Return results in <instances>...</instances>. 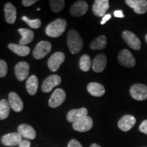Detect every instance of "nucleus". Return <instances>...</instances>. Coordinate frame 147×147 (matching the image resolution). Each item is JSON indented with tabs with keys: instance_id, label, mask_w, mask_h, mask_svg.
I'll return each instance as SVG.
<instances>
[{
	"instance_id": "25",
	"label": "nucleus",
	"mask_w": 147,
	"mask_h": 147,
	"mask_svg": "<svg viewBox=\"0 0 147 147\" xmlns=\"http://www.w3.org/2000/svg\"><path fill=\"white\" fill-rule=\"evenodd\" d=\"M27 90L29 94L31 95H34L38 91V79L36 76L32 75L27 79L26 82Z\"/></svg>"
},
{
	"instance_id": "30",
	"label": "nucleus",
	"mask_w": 147,
	"mask_h": 147,
	"mask_svg": "<svg viewBox=\"0 0 147 147\" xmlns=\"http://www.w3.org/2000/svg\"><path fill=\"white\" fill-rule=\"evenodd\" d=\"M22 20L23 21H25L27 25H29L31 28L33 29H38L40 28V26L42 25V22L40 19L36 18V19H29L26 16H23L22 17Z\"/></svg>"
},
{
	"instance_id": "7",
	"label": "nucleus",
	"mask_w": 147,
	"mask_h": 147,
	"mask_svg": "<svg viewBox=\"0 0 147 147\" xmlns=\"http://www.w3.org/2000/svg\"><path fill=\"white\" fill-rule=\"evenodd\" d=\"M65 92L62 89H57L51 95L49 101V105L51 108H57L61 105L65 100Z\"/></svg>"
},
{
	"instance_id": "10",
	"label": "nucleus",
	"mask_w": 147,
	"mask_h": 147,
	"mask_svg": "<svg viewBox=\"0 0 147 147\" xmlns=\"http://www.w3.org/2000/svg\"><path fill=\"white\" fill-rule=\"evenodd\" d=\"M61 82V78L57 74L51 75L47 77L42 85V90L45 93H49L51 91L53 88L56 86L59 85Z\"/></svg>"
},
{
	"instance_id": "37",
	"label": "nucleus",
	"mask_w": 147,
	"mask_h": 147,
	"mask_svg": "<svg viewBox=\"0 0 147 147\" xmlns=\"http://www.w3.org/2000/svg\"><path fill=\"white\" fill-rule=\"evenodd\" d=\"M114 15H115V17L117 18H123L124 14L123 13L122 10H115L114 12Z\"/></svg>"
},
{
	"instance_id": "29",
	"label": "nucleus",
	"mask_w": 147,
	"mask_h": 147,
	"mask_svg": "<svg viewBox=\"0 0 147 147\" xmlns=\"http://www.w3.org/2000/svg\"><path fill=\"white\" fill-rule=\"evenodd\" d=\"M50 4L53 12H59L63 10L65 5V1L63 0H51Z\"/></svg>"
},
{
	"instance_id": "33",
	"label": "nucleus",
	"mask_w": 147,
	"mask_h": 147,
	"mask_svg": "<svg viewBox=\"0 0 147 147\" xmlns=\"http://www.w3.org/2000/svg\"><path fill=\"white\" fill-rule=\"evenodd\" d=\"M139 130L142 132V133L145 134L147 135V120L144 121L142 123H141L140 125Z\"/></svg>"
},
{
	"instance_id": "1",
	"label": "nucleus",
	"mask_w": 147,
	"mask_h": 147,
	"mask_svg": "<svg viewBox=\"0 0 147 147\" xmlns=\"http://www.w3.org/2000/svg\"><path fill=\"white\" fill-rule=\"evenodd\" d=\"M67 22L63 18H57L47 25L46 34L51 38H58L65 31Z\"/></svg>"
},
{
	"instance_id": "36",
	"label": "nucleus",
	"mask_w": 147,
	"mask_h": 147,
	"mask_svg": "<svg viewBox=\"0 0 147 147\" xmlns=\"http://www.w3.org/2000/svg\"><path fill=\"white\" fill-rule=\"evenodd\" d=\"M110 18H111V15H110V14H106V15L103 17L102 21H101V23H100L101 25H104L106 22L109 21V20L110 19Z\"/></svg>"
},
{
	"instance_id": "9",
	"label": "nucleus",
	"mask_w": 147,
	"mask_h": 147,
	"mask_svg": "<svg viewBox=\"0 0 147 147\" xmlns=\"http://www.w3.org/2000/svg\"><path fill=\"white\" fill-rule=\"evenodd\" d=\"M93 125V120L89 116L83 117V118L73 123L74 129L77 131L85 132L89 131Z\"/></svg>"
},
{
	"instance_id": "16",
	"label": "nucleus",
	"mask_w": 147,
	"mask_h": 147,
	"mask_svg": "<svg viewBox=\"0 0 147 147\" xmlns=\"http://www.w3.org/2000/svg\"><path fill=\"white\" fill-rule=\"evenodd\" d=\"M136 119L132 115H124L118 122V127L123 131H128L133 127Z\"/></svg>"
},
{
	"instance_id": "21",
	"label": "nucleus",
	"mask_w": 147,
	"mask_h": 147,
	"mask_svg": "<svg viewBox=\"0 0 147 147\" xmlns=\"http://www.w3.org/2000/svg\"><path fill=\"white\" fill-rule=\"evenodd\" d=\"M5 21L8 23L13 24L15 23L16 18V8L11 3H5L4 6Z\"/></svg>"
},
{
	"instance_id": "27",
	"label": "nucleus",
	"mask_w": 147,
	"mask_h": 147,
	"mask_svg": "<svg viewBox=\"0 0 147 147\" xmlns=\"http://www.w3.org/2000/svg\"><path fill=\"white\" fill-rule=\"evenodd\" d=\"M10 105L8 101L5 99L0 101V119H5L10 115Z\"/></svg>"
},
{
	"instance_id": "22",
	"label": "nucleus",
	"mask_w": 147,
	"mask_h": 147,
	"mask_svg": "<svg viewBox=\"0 0 147 147\" xmlns=\"http://www.w3.org/2000/svg\"><path fill=\"white\" fill-rule=\"evenodd\" d=\"M87 91L93 96L101 97L105 93V88L100 83L91 82L87 85Z\"/></svg>"
},
{
	"instance_id": "24",
	"label": "nucleus",
	"mask_w": 147,
	"mask_h": 147,
	"mask_svg": "<svg viewBox=\"0 0 147 147\" xmlns=\"http://www.w3.org/2000/svg\"><path fill=\"white\" fill-rule=\"evenodd\" d=\"M8 48L12 52L18 55V56L25 57L29 54L30 49L26 46L21 45H16V44H9Z\"/></svg>"
},
{
	"instance_id": "17",
	"label": "nucleus",
	"mask_w": 147,
	"mask_h": 147,
	"mask_svg": "<svg viewBox=\"0 0 147 147\" xmlns=\"http://www.w3.org/2000/svg\"><path fill=\"white\" fill-rule=\"evenodd\" d=\"M88 115V110L85 108H81L79 109L71 110L67 115V120L70 123H75L80 120L83 117H87Z\"/></svg>"
},
{
	"instance_id": "3",
	"label": "nucleus",
	"mask_w": 147,
	"mask_h": 147,
	"mask_svg": "<svg viewBox=\"0 0 147 147\" xmlns=\"http://www.w3.org/2000/svg\"><path fill=\"white\" fill-rule=\"evenodd\" d=\"M118 60L121 65L128 68H131L136 65V59L132 53L127 49H123L119 53Z\"/></svg>"
},
{
	"instance_id": "23",
	"label": "nucleus",
	"mask_w": 147,
	"mask_h": 147,
	"mask_svg": "<svg viewBox=\"0 0 147 147\" xmlns=\"http://www.w3.org/2000/svg\"><path fill=\"white\" fill-rule=\"evenodd\" d=\"M18 32L22 36V38L19 41V45L25 46L31 43L34 40V33L30 29L21 28L18 29Z\"/></svg>"
},
{
	"instance_id": "39",
	"label": "nucleus",
	"mask_w": 147,
	"mask_h": 147,
	"mask_svg": "<svg viewBox=\"0 0 147 147\" xmlns=\"http://www.w3.org/2000/svg\"><path fill=\"white\" fill-rule=\"evenodd\" d=\"M145 40H146V43H147V34L146 35V36H145Z\"/></svg>"
},
{
	"instance_id": "4",
	"label": "nucleus",
	"mask_w": 147,
	"mask_h": 147,
	"mask_svg": "<svg viewBox=\"0 0 147 147\" xmlns=\"http://www.w3.org/2000/svg\"><path fill=\"white\" fill-rule=\"evenodd\" d=\"M130 94L134 100L144 101L147 99V87L143 84H135L130 88Z\"/></svg>"
},
{
	"instance_id": "38",
	"label": "nucleus",
	"mask_w": 147,
	"mask_h": 147,
	"mask_svg": "<svg viewBox=\"0 0 147 147\" xmlns=\"http://www.w3.org/2000/svg\"><path fill=\"white\" fill-rule=\"evenodd\" d=\"M90 147H101V146H100V145H98L97 144H92Z\"/></svg>"
},
{
	"instance_id": "35",
	"label": "nucleus",
	"mask_w": 147,
	"mask_h": 147,
	"mask_svg": "<svg viewBox=\"0 0 147 147\" xmlns=\"http://www.w3.org/2000/svg\"><path fill=\"white\" fill-rule=\"evenodd\" d=\"M30 145L31 143L29 141L27 140H23L18 146L19 147H30Z\"/></svg>"
},
{
	"instance_id": "6",
	"label": "nucleus",
	"mask_w": 147,
	"mask_h": 147,
	"mask_svg": "<svg viewBox=\"0 0 147 147\" xmlns=\"http://www.w3.org/2000/svg\"><path fill=\"white\" fill-rule=\"evenodd\" d=\"M123 39L130 48L136 51L140 49L141 42L137 36L130 31H124L122 34Z\"/></svg>"
},
{
	"instance_id": "5",
	"label": "nucleus",
	"mask_w": 147,
	"mask_h": 147,
	"mask_svg": "<svg viewBox=\"0 0 147 147\" xmlns=\"http://www.w3.org/2000/svg\"><path fill=\"white\" fill-rule=\"evenodd\" d=\"M51 48H52V45L49 42L41 41L39 42L35 47L34 52H33L34 58L36 59H43L46 55L50 53Z\"/></svg>"
},
{
	"instance_id": "2",
	"label": "nucleus",
	"mask_w": 147,
	"mask_h": 147,
	"mask_svg": "<svg viewBox=\"0 0 147 147\" xmlns=\"http://www.w3.org/2000/svg\"><path fill=\"white\" fill-rule=\"evenodd\" d=\"M67 42L68 49L72 54H76L82 49L83 42L80 34L76 30H69L67 37Z\"/></svg>"
},
{
	"instance_id": "31",
	"label": "nucleus",
	"mask_w": 147,
	"mask_h": 147,
	"mask_svg": "<svg viewBox=\"0 0 147 147\" xmlns=\"http://www.w3.org/2000/svg\"><path fill=\"white\" fill-rule=\"evenodd\" d=\"M8 72V65L6 62L3 60H0V77L6 76Z\"/></svg>"
},
{
	"instance_id": "18",
	"label": "nucleus",
	"mask_w": 147,
	"mask_h": 147,
	"mask_svg": "<svg viewBox=\"0 0 147 147\" xmlns=\"http://www.w3.org/2000/svg\"><path fill=\"white\" fill-rule=\"evenodd\" d=\"M107 64V58L104 54H99L95 57L92 64L93 71L95 72L100 73L105 69Z\"/></svg>"
},
{
	"instance_id": "14",
	"label": "nucleus",
	"mask_w": 147,
	"mask_h": 147,
	"mask_svg": "<svg viewBox=\"0 0 147 147\" xmlns=\"http://www.w3.org/2000/svg\"><path fill=\"white\" fill-rule=\"evenodd\" d=\"M29 65L25 61L19 62L15 66V74L19 81H23L28 76L29 73Z\"/></svg>"
},
{
	"instance_id": "13",
	"label": "nucleus",
	"mask_w": 147,
	"mask_h": 147,
	"mask_svg": "<svg viewBox=\"0 0 147 147\" xmlns=\"http://www.w3.org/2000/svg\"><path fill=\"white\" fill-rule=\"evenodd\" d=\"M125 3L138 14L147 12V1L146 0H126Z\"/></svg>"
},
{
	"instance_id": "20",
	"label": "nucleus",
	"mask_w": 147,
	"mask_h": 147,
	"mask_svg": "<svg viewBox=\"0 0 147 147\" xmlns=\"http://www.w3.org/2000/svg\"><path fill=\"white\" fill-rule=\"evenodd\" d=\"M18 131L22 137L27 139L34 140L36 136V133L34 129L27 124H22L18 126Z\"/></svg>"
},
{
	"instance_id": "19",
	"label": "nucleus",
	"mask_w": 147,
	"mask_h": 147,
	"mask_svg": "<svg viewBox=\"0 0 147 147\" xmlns=\"http://www.w3.org/2000/svg\"><path fill=\"white\" fill-rule=\"evenodd\" d=\"M9 103L10 107L13 109L14 111L19 113L23 109V102L17 93L12 92L8 95Z\"/></svg>"
},
{
	"instance_id": "34",
	"label": "nucleus",
	"mask_w": 147,
	"mask_h": 147,
	"mask_svg": "<svg viewBox=\"0 0 147 147\" xmlns=\"http://www.w3.org/2000/svg\"><path fill=\"white\" fill-rule=\"evenodd\" d=\"M36 1V0H23V1H22V3H23L24 6L29 7L30 5L34 4Z\"/></svg>"
},
{
	"instance_id": "15",
	"label": "nucleus",
	"mask_w": 147,
	"mask_h": 147,
	"mask_svg": "<svg viewBox=\"0 0 147 147\" xmlns=\"http://www.w3.org/2000/svg\"><path fill=\"white\" fill-rule=\"evenodd\" d=\"M22 136L19 133H10L5 134L1 138V142L5 146H15L21 142Z\"/></svg>"
},
{
	"instance_id": "32",
	"label": "nucleus",
	"mask_w": 147,
	"mask_h": 147,
	"mask_svg": "<svg viewBox=\"0 0 147 147\" xmlns=\"http://www.w3.org/2000/svg\"><path fill=\"white\" fill-rule=\"evenodd\" d=\"M67 147H82V144L75 139H72L69 141Z\"/></svg>"
},
{
	"instance_id": "28",
	"label": "nucleus",
	"mask_w": 147,
	"mask_h": 147,
	"mask_svg": "<svg viewBox=\"0 0 147 147\" xmlns=\"http://www.w3.org/2000/svg\"><path fill=\"white\" fill-rule=\"evenodd\" d=\"M80 68L82 69L83 71H89L90 68H91V58L89 55H82L80 59Z\"/></svg>"
},
{
	"instance_id": "26",
	"label": "nucleus",
	"mask_w": 147,
	"mask_h": 147,
	"mask_svg": "<svg viewBox=\"0 0 147 147\" xmlns=\"http://www.w3.org/2000/svg\"><path fill=\"white\" fill-rule=\"evenodd\" d=\"M106 45H107L106 37L102 35L93 40L91 43L90 47L93 50H102L106 47Z\"/></svg>"
},
{
	"instance_id": "12",
	"label": "nucleus",
	"mask_w": 147,
	"mask_h": 147,
	"mask_svg": "<svg viewBox=\"0 0 147 147\" xmlns=\"http://www.w3.org/2000/svg\"><path fill=\"white\" fill-rule=\"evenodd\" d=\"M109 8L108 0H95L93 5V12L95 16L104 17Z\"/></svg>"
},
{
	"instance_id": "11",
	"label": "nucleus",
	"mask_w": 147,
	"mask_h": 147,
	"mask_svg": "<svg viewBox=\"0 0 147 147\" xmlns=\"http://www.w3.org/2000/svg\"><path fill=\"white\" fill-rule=\"evenodd\" d=\"M89 9L88 3L84 1H78L71 5L69 12L71 16L79 17L85 14Z\"/></svg>"
},
{
	"instance_id": "8",
	"label": "nucleus",
	"mask_w": 147,
	"mask_h": 147,
	"mask_svg": "<svg viewBox=\"0 0 147 147\" xmlns=\"http://www.w3.org/2000/svg\"><path fill=\"white\" fill-rule=\"evenodd\" d=\"M65 61V55L62 52H57L53 54L48 61V66L52 71H57L60 65Z\"/></svg>"
}]
</instances>
